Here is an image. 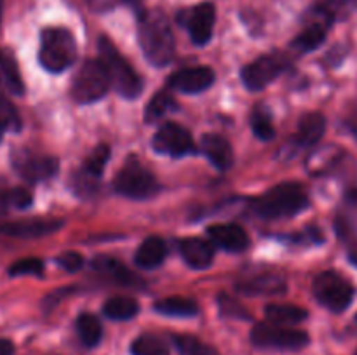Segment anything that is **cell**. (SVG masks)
Here are the masks:
<instances>
[{"mask_svg": "<svg viewBox=\"0 0 357 355\" xmlns=\"http://www.w3.org/2000/svg\"><path fill=\"white\" fill-rule=\"evenodd\" d=\"M138 38L146 61L155 68L169 65L174 58V35L169 19L160 9L138 13Z\"/></svg>", "mask_w": 357, "mask_h": 355, "instance_id": "6da1fadb", "label": "cell"}, {"mask_svg": "<svg viewBox=\"0 0 357 355\" xmlns=\"http://www.w3.org/2000/svg\"><path fill=\"white\" fill-rule=\"evenodd\" d=\"M100 63L107 72L110 86L126 100H136L143 90V80L131 63L119 52L114 42L108 37H101L98 42Z\"/></svg>", "mask_w": 357, "mask_h": 355, "instance_id": "7a4b0ae2", "label": "cell"}, {"mask_svg": "<svg viewBox=\"0 0 357 355\" xmlns=\"http://www.w3.org/2000/svg\"><path fill=\"white\" fill-rule=\"evenodd\" d=\"M307 207H309V197L298 183L278 184L253 202V211L267 221L291 218L305 211Z\"/></svg>", "mask_w": 357, "mask_h": 355, "instance_id": "3957f363", "label": "cell"}, {"mask_svg": "<svg viewBox=\"0 0 357 355\" xmlns=\"http://www.w3.org/2000/svg\"><path fill=\"white\" fill-rule=\"evenodd\" d=\"M79 47L68 28L47 26L40 31L38 63L51 73H61L77 61Z\"/></svg>", "mask_w": 357, "mask_h": 355, "instance_id": "277c9868", "label": "cell"}, {"mask_svg": "<svg viewBox=\"0 0 357 355\" xmlns=\"http://www.w3.org/2000/svg\"><path fill=\"white\" fill-rule=\"evenodd\" d=\"M114 188L119 195L135 200H145L160 191V184L155 176L135 157H131L115 174Z\"/></svg>", "mask_w": 357, "mask_h": 355, "instance_id": "5b68a950", "label": "cell"}, {"mask_svg": "<svg viewBox=\"0 0 357 355\" xmlns=\"http://www.w3.org/2000/svg\"><path fill=\"white\" fill-rule=\"evenodd\" d=\"M110 87L107 72L100 59H86L72 82V97L79 104H91L100 101Z\"/></svg>", "mask_w": 357, "mask_h": 355, "instance_id": "8992f818", "label": "cell"}, {"mask_svg": "<svg viewBox=\"0 0 357 355\" xmlns=\"http://www.w3.org/2000/svg\"><path fill=\"white\" fill-rule=\"evenodd\" d=\"M314 296L335 313L345 312L354 299V285L337 271H323L314 278Z\"/></svg>", "mask_w": 357, "mask_h": 355, "instance_id": "52a82bcc", "label": "cell"}, {"mask_svg": "<svg viewBox=\"0 0 357 355\" xmlns=\"http://www.w3.org/2000/svg\"><path fill=\"white\" fill-rule=\"evenodd\" d=\"M251 341L261 348L278 350H300L309 345V334L305 331L291 329L278 324H257L251 331Z\"/></svg>", "mask_w": 357, "mask_h": 355, "instance_id": "ba28073f", "label": "cell"}, {"mask_svg": "<svg viewBox=\"0 0 357 355\" xmlns=\"http://www.w3.org/2000/svg\"><path fill=\"white\" fill-rule=\"evenodd\" d=\"M176 19L185 26L190 35V40L195 45L209 44L216 23V7L213 2H201L194 7H188L178 13Z\"/></svg>", "mask_w": 357, "mask_h": 355, "instance_id": "9c48e42d", "label": "cell"}, {"mask_svg": "<svg viewBox=\"0 0 357 355\" xmlns=\"http://www.w3.org/2000/svg\"><path fill=\"white\" fill-rule=\"evenodd\" d=\"M286 68H288V58L282 54H267L244 66L241 79L246 89L258 93L271 86Z\"/></svg>", "mask_w": 357, "mask_h": 355, "instance_id": "30bf717a", "label": "cell"}, {"mask_svg": "<svg viewBox=\"0 0 357 355\" xmlns=\"http://www.w3.org/2000/svg\"><path fill=\"white\" fill-rule=\"evenodd\" d=\"M13 167L24 181L38 183L58 173L59 160L52 155H40L30 150H16L13 153Z\"/></svg>", "mask_w": 357, "mask_h": 355, "instance_id": "8fae6325", "label": "cell"}, {"mask_svg": "<svg viewBox=\"0 0 357 355\" xmlns=\"http://www.w3.org/2000/svg\"><path fill=\"white\" fill-rule=\"evenodd\" d=\"M152 148L159 155L167 157H185L194 152V138L190 131L183 125L166 122L159 131L155 132L152 139Z\"/></svg>", "mask_w": 357, "mask_h": 355, "instance_id": "7c38bea8", "label": "cell"}, {"mask_svg": "<svg viewBox=\"0 0 357 355\" xmlns=\"http://www.w3.org/2000/svg\"><path fill=\"white\" fill-rule=\"evenodd\" d=\"M215 70L209 66H192V68H183L174 72L169 77L167 84L171 89L185 94H199L204 93L206 89L215 84Z\"/></svg>", "mask_w": 357, "mask_h": 355, "instance_id": "4fadbf2b", "label": "cell"}, {"mask_svg": "<svg viewBox=\"0 0 357 355\" xmlns=\"http://www.w3.org/2000/svg\"><path fill=\"white\" fill-rule=\"evenodd\" d=\"M61 226V219L28 218L20 219V221L0 223V233L7 237H17V239H38V237H45L58 232Z\"/></svg>", "mask_w": 357, "mask_h": 355, "instance_id": "5bb4252c", "label": "cell"}, {"mask_svg": "<svg viewBox=\"0 0 357 355\" xmlns=\"http://www.w3.org/2000/svg\"><path fill=\"white\" fill-rule=\"evenodd\" d=\"M213 246L227 251V253H243L250 246V237L243 226L236 223H218L206 228Z\"/></svg>", "mask_w": 357, "mask_h": 355, "instance_id": "9a60e30c", "label": "cell"}, {"mask_svg": "<svg viewBox=\"0 0 357 355\" xmlns=\"http://www.w3.org/2000/svg\"><path fill=\"white\" fill-rule=\"evenodd\" d=\"M181 258L185 263L194 270H206L213 265L215 260V247L211 242L197 237H187L178 242Z\"/></svg>", "mask_w": 357, "mask_h": 355, "instance_id": "2e32d148", "label": "cell"}, {"mask_svg": "<svg viewBox=\"0 0 357 355\" xmlns=\"http://www.w3.org/2000/svg\"><path fill=\"white\" fill-rule=\"evenodd\" d=\"M91 267L100 275L107 277L108 281L115 282L119 285H124V287H142L143 285L142 278L136 277L126 265H122L121 261L112 256H105V254L96 256L93 263H91Z\"/></svg>", "mask_w": 357, "mask_h": 355, "instance_id": "e0dca14e", "label": "cell"}, {"mask_svg": "<svg viewBox=\"0 0 357 355\" xmlns=\"http://www.w3.org/2000/svg\"><path fill=\"white\" fill-rule=\"evenodd\" d=\"M356 7L357 0H316L307 13V17H314L326 23L328 26H333L337 21L351 16Z\"/></svg>", "mask_w": 357, "mask_h": 355, "instance_id": "ac0fdd59", "label": "cell"}, {"mask_svg": "<svg viewBox=\"0 0 357 355\" xmlns=\"http://www.w3.org/2000/svg\"><path fill=\"white\" fill-rule=\"evenodd\" d=\"M201 150L206 155V159L220 171H227L232 167L234 164V148L229 143V139H225L220 134H204L201 139Z\"/></svg>", "mask_w": 357, "mask_h": 355, "instance_id": "d6986e66", "label": "cell"}, {"mask_svg": "<svg viewBox=\"0 0 357 355\" xmlns=\"http://www.w3.org/2000/svg\"><path fill=\"white\" fill-rule=\"evenodd\" d=\"M237 291L250 296H274L286 292V281L279 275L260 274L237 282Z\"/></svg>", "mask_w": 357, "mask_h": 355, "instance_id": "ffe728a7", "label": "cell"}, {"mask_svg": "<svg viewBox=\"0 0 357 355\" xmlns=\"http://www.w3.org/2000/svg\"><path fill=\"white\" fill-rule=\"evenodd\" d=\"M331 26H328L323 21L307 17V24L291 42V49L298 54H307V52L316 51L317 47L324 44L328 37V31Z\"/></svg>", "mask_w": 357, "mask_h": 355, "instance_id": "44dd1931", "label": "cell"}, {"mask_svg": "<svg viewBox=\"0 0 357 355\" xmlns=\"http://www.w3.org/2000/svg\"><path fill=\"white\" fill-rule=\"evenodd\" d=\"M324 131H326V118L317 113V111L307 113L298 124V131L295 134V145L298 148H310V146L321 141Z\"/></svg>", "mask_w": 357, "mask_h": 355, "instance_id": "7402d4cb", "label": "cell"}, {"mask_svg": "<svg viewBox=\"0 0 357 355\" xmlns=\"http://www.w3.org/2000/svg\"><path fill=\"white\" fill-rule=\"evenodd\" d=\"M167 247L160 237L152 235L139 244L138 251L135 253V263L143 270H152L160 267L166 260Z\"/></svg>", "mask_w": 357, "mask_h": 355, "instance_id": "603a6c76", "label": "cell"}, {"mask_svg": "<svg viewBox=\"0 0 357 355\" xmlns=\"http://www.w3.org/2000/svg\"><path fill=\"white\" fill-rule=\"evenodd\" d=\"M0 90L21 96L24 93V82L21 79L20 68L9 51H0Z\"/></svg>", "mask_w": 357, "mask_h": 355, "instance_id": "cb8c5ba5", "label": "cell"}, {"mask_svg": "<svg viewBox=\"0 0 357 355\" xmlns=\"http://www.w3.org/2000/svg\"><path fill=\"white\" fill-rule=\"evenodd\" d=\"M335 228L342 239H349L357 232V188L345 194L342 211L337 214Z\"/></svg>", "mask_w": 357, "mask_h": 355, "instance_id": "d4e9b609", "label": "cell"}, {"mask_svg": "<svg viewBox=\"0 0 357 355\" xmlns=\"http://www.w3.org/2000/svg\"><path fill=\"white\" fill-rule=\"evenodd\" d=\"M153 310L166 317H194L199 313V306L194 299L183 296H171L155 301Z\"/></svg>", "mask_w": 357, "mask_h": 355, "instance_id": "484cf974", "label": "cell"}, {"mask_svg": "<svg viewBox=\"0 0 357 355\" xmlns=\"http://www.w3.org/2000/svg\"><path fill=\"white\" fill-rule=\"evenodd\" d=\"M265 315H267V319L272 324L293 326V324L303 322L309 317V312L296 305H278V303H272V305L265 306Z\"/></svg>", "mask_w": 357, "mask_h": 355, "instance_id": "4316f807", "label": "cell"}, {"mask_svg": "<svg viewBox=\"0 0 357 355\" xmlns=\"http://www.w3.org/2000/svg\"><path fill=\"white\" fill-rule=\"evenodd\" d=\"M103 313L112 320H131L139 313V303L131 296H112L105 301Z\"/></svg>", "mask_w": 357, "mask_h": 355, "instance_id": "83f0119b", "label": "cell"}, {"mask_svg": "<svg viewBox=\"0 0 357 355\" xmlns=\"http://www.w3.org/2000/svg\"><path fill=\"white\" fill-rule=\"evenodd\" d=\"M77 333H79L80 341H82L86 347L93 348L96 347L101 341V336H103V327H101L100 319L93 313H80L77 317Z\"/></svg>", "mask_w": 357, "mask_h": 355, "instance_id": "f1b7e54d", "label": "cell"}, {"mask_svg": "<svg viewBox=\"0 0 357 355\" xmlns=\"http://www.w3.org/2000/svg\"><path fill=\"white\" fill-rule=\"evenodd\" d=\"M178 108L176 101L171 96L169 90H159L152 100L149 101L145 108V122L146 124H153L159 122L160 118L166 117L169 111H174Z\"/></svg>", "mask_w": 357, "mask_h": 355, "instance_id": "f546056e", "label": "cell"}, {"mask_svg": "<svg viewBox=\"0 0 357 355\" xmlns=\"http://www.w3.org/2000/svg\"><path fill=\"white\" fill-rule=\"evenodd\" d=\"M132 355H169V347L157 334H142L131 345Z\"/></svg>", "mask_w": 357, "mask_h": 355, "instance_id": "4dcf8cb0", "label": "cell"}, {"mask_svg": "<svg viewBox=\"0 0 357 355\" xmlns=\"http://www.w3.org/2000/svg\"><path fill=\"white\" fill-rule=\"evenodd\" d=\"M251 129L255 136L261 141H271L275 136L274 124H272V115L265 106H257L251 113Z\"/></svg>", "mask_w": 357, "mask_h": 355, "instance_id": "1f68e13d", "label": "cell"}, {"mask_svg": "<svg viewBox=\"0 0 357 355\" xmlns=\"http://www.w3.org/2000/svg\"><path fill=\"white\" fill-rule=\"evenodd\" d=\"M0 122H2L3 129H9V131H21L23 127V122H21L20 113H17L16 106L10 103L9 97L0 90Z\"/></svg>", "mask_w": 357, "mask_h": 355, "instance_id": "d6a6232c", "label": "cell"}, {"mask_svg": "<svg viewBox=\"0 0 357 355\" xmlns=\"http://www.w3.org/2000/svg\"><path fill=\"white\" fill-rule=\"evenodd\" d=\"M173 341L183 355H220L215 348L201 343L194 336H173Z\"/></svg>", "mask_w": 357, "mask_h": 355, "instance_id": "836d02e7", "label": "cell"}, {"mask_svg": "<svg viewBox=\"0 0 357 355\" xmlns=\"http://www.w3.org/2000/svg\"><path fill=\"white\" fill-rule=\"evenodd\" d=\"M10 277H21V275H35L40 277L44 274V261L40 258H24V260L16 261L9 267Z\"/></svg>", "mask_w": 357, "mask_h": 355, "instance_id": "e575fe53", "label": "cell"}, {"mask_svg": "<svg viewBox=\"0 0 357 355\" xmlns=\"http://www.w3.org/2000/svg\"><path fill=\"white\" fill-rule=\"evenodd\" d=\"M218 306H220V312H222V315L234 317V319H244V320L250 319V313L246 312V308H244L239 301H236L234 298H230V296H227V294L220 296Z\"/></svg>", "mask_w": 357, "mask_h": 355, "instance_id": "d590c367", "label": "cell"}, {"mask_svg": "<svg viewBox=\"0 0 357 355\" xmlns=\"http://www.w3.org/2000/svg\"><path fill=\"white\" fill-rule=\"evenodd\" d=\"M288 242L303 244V246H314V244H323L324 235L317 226H307V228L302 230V232L288 237Z\"/></svg>", "mask_w": 357, "mask_h": 355, "instance_id": "8d00e7d4", "label": "cell"}, {"mask_svg": "<svg viewBox=\"0 0 357 355\" xmlns=\"http://www.w3.org/2000/svg\"><path fill=\"white\" fill-rule=\"evenodd\" d=\"M56 263H58L59 268L68 271V274H75V271H79L82 268L84 258L82 254L75 253V251H65V253H61L56 258Z\"/></svg>", "mask_w": 357, "mask_h": 355, "instance_id": "74e56055", "label": "cell"}, {"mask_svg": "<svg viewBox=\"0 0 357 355\" xmlns=\"http://www.w3.org/2000/svg\"><path fill=\"white\" fill-rule=\"evenodd\" d=\"M9 202H10V207H16V209H28L33 202V197H31L30 191L26 188H10L9 190Z\"/></svg>", "mask_w": 357, "mask_h": 355, "instance_id": "f35d334b", "label": "cell"}, {"mask_svg": "<svg viewBox=\"0 0 357 355\" xmlns=\"http://www.w3.org/2000/svg\"><path fill=\"white\" fill-rule=\"evenodd\" d=\"M10 207V202H9V190H2L0 188V216L6 214L7 209Z\"/></svg>", "mask_w": 357, "mask_h": 355, "instance_id": "ab89813d", "label": "cell"}, {"mask_svg": "<svg viewBox=\"0 0 357 355\" xmlns=\"http://www.w3.org/2000/svg\"><path fill=\"white\" fill-rule=\"evenodd\" d=\"M0 355H14V343L0 338Z\"/></svg>", "mask_w": 357, "mask_h": 355, "instance_id": "60d3db41", "label": "cell"}, {"mask_svg": "<svg viewBox=\"0 0 357 355\" xmlns=\"http://www.w3.org/2000/svg\"><path fill=\"white\" fill-rule=\"evenodd\" d=\"M122 2L128 3V6H131L132 9L136 10V14H138L139 10H143V2H145V0H122Z\"/></svg>", "mask_w": 357, "mask_h": 355, "instance_id": "b9f144b4", "label": "cell"}, {"mask_svg": "<svg viewBox=\"0 0 357 355\" xmlns=\"http://www.w3.org/2000/svg\"><path fill=\"white\" fill-rule=\"evenodd\" d=\"M351 261H352V263L357 265V246L352 247V251H351Z\"/></svg>", "mask_w": 357, "mask_h": 355, "instance_id": "7bdbcfd3", "label": "cell"}, {"mask_svg": "<svg viewBox=\"0 0 357 355\" xmlns=\"http://www.w3.org/2000/svg\"><path fill=\"white\" fill-rule=\"evenodd\" d=\"M2 13H3V0H0V24H2Z\"/></svg>", "mask_w": 357, "mask_h": 355, "instance_id": "ee69618b", "label": "cell"}, {"mask_svg": "<svg viewBox=\"0 0 357 355\" xmlns=\"http://www.w3.org/2000/svg\"><path fill=\"white\" fill-rule=\"evenodd\" d=\"M94 2V6H98V3H103V6H108V0H93Z\"/></svg>", "mask_w": 357, "mask_h": 355, "instance_id": "f6af8a7d", "label": "cell"}, {"mask_svg": "<svg viewBox=\"0 0 357 355\" xmlns=\"http://www.w3.org/2000/svg\"><path fill=\"white\" fill-rule=\"evenodd\" d=\"M3 131H6V129H3L2 122H0V141H2V138H3Z\"/></svg>", "mask_w": 357, "mask_h": 355, "instance_id": "bcb514c9", "label": "cell"}, {"mask_svg": "<svg viewBox=\"0 0 357 355\" xmlns=\"http://www.w3.org/2000/svg\"><path fill=\"white\" fill-rule=\"evenodd\" d=\"M356 319H357V317H356Z\"/></svg>", "mask_w": 357, "mask_h": 355, "instance_id": "7dc6e473", "label": "cell"}]
</instances>
